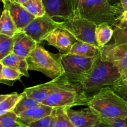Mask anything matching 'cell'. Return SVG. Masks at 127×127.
I'll return each instance as SVG.
<instances>
[{
  "label": "cell",
  "mask_w": 127,
  "mask_h": 127,
  "mask_svg": "<svg viewBox=\"0 0 127 127\" xmlns=\"http://www.w3.org/2000/svg\"><path fill=\"white\" fill-rule=\"evenodd\" d=\"M114 35V29L108 23H102L97 25L95 29V37L98 47L102 48L106 45Z\"/></svg>",
  "instance_id": "cell-21"
},
{
  "label": "cell",
  "mask_w": 127,
  "mask_h": 127,
  "mask_svg": "<svg viewBox=\"0 0 127 127\" xmlns=\"http://www.w3.org/2000/svg\"><path fill=\"white\" fill-rule=\"evenodd\" d=\"M124 12L120 2L111 4L109 0H79L74 15V17L89 20L97 26L108 23L113 27Z\"/></svg>",
  "instance_id": "cell-2"
},
{
  "label": "cell",
  "mask_w": 127,
  "mask_h": 127,
  "mask_svg": "<svg viewBox=\"0 0 127 127\" xmlns=\"http://www.w3.org/2000/svg\"><path fill=\"white\" fill-rule=\"evenodd\" d=\"M98 57L88 58L69 53L60 55L58 60L64 69V74L67 77H75L88 73Z\"/></svg>",
  "instance_id": "cell-7"
},
{
  "label": "cell",
  "mask_w": 127,
  "mask_h": 127,
  "mask_svg": "<svg viewBox=\"0 0 127 127\" xmlns=\"http://www.w3.org/2000/svg\"></svg>",
  "instance_id": "cell-38"
},
{
  "label": "cell",
  "mask_w": 127,
  "mask_h": 127,
  "mask_svg": "<svg viewBox=\"0 0 127 127\" xmlns=\"http://www.w3.org/2000/svg\"><path fill=\"white\" fill-rule=\"evenodd\" d=\"M1 1H4V0H1Z\"/></svg>",
  "instance_id": "cell-37"
},
{
  "label": "cell",
  "mask_w": 127,
  "mask_h": 127,
  "mask_svg": "<svg viewBox=\"0 0 127 127\" xmlns=\"http://www.w3.org/2000/svg\"><path fill=\"white\" fill-rule=\"evenodd\" d=\"M66 107L53 108L51 127H74L66 112Z\"/></svg>",
  "instance_id": "cell-22"
},
{
  "label": "cell",
  "mask_w": 127,
  "mask_h": 127,
  "mask_svg": "<svg viewBox=\"0 0 127 127\" xmlns=\"http://www.w3.org/2000/svg\"><path fill=\"white\" fill-rule=\"evenodd\" d=\"M124 99H127V81L119 80L114 84L109 86Z\"/></svg>",
  "instance_id": "cell-28"
},
{
  "label": "cell",
  "mask_w": 127,
  "mask_h": 127,
  "mask_svg": "<svg viewBox=\"0 0 127 127\" xmlns=\"http://www.w3.org/2000/svg\"><path fill=\"white\" fill-rule=\"evenodd\" d=\"M111 127H127V116L114 119H102Z\"/></svg>",
  "instance_id": "cell-29"
},
{
  "label": "cell",
  "mask_w": 127,
  "mask_h": 127,
  "mask_svg": "<svg viewBox=\"0 0 127 127\" xmlns=\"http://www.w3.org/2000/svg\"><path fill=\"white\" fill-rule=\"evenodd\" d=\"M16 1H17V2H19V4H22L25 3V2H26L27 1H28L29 0H16Z\"/></svg>",
  "instance_id": "cell-34"
},
{
  "label": "cell",
  "mask_w": 127,
  "mask_h": 127,
  "mask_svg": "<svg viewBox=\"0 0 127 127\" xmlns=\"http://www.w3.org/2000/svg\"><path fill=\"white\" fill-rule=\"evenodd\" d=\"M88 107L103 119H114L127 116L125 100L110 86H106L89 97Z\"/></svg>",
  "instance_id": "cell-3"
},
{
  "label": "cell",
  "mask_w": 127,
  "mask_h": 127,
  "mask_svg": "<svg viewBox=\"0 0 127 127\" xmlns=\"http://www.w3.org/2000/svg\"><path fill=\"white\" fill-rule=\"evenodd\" d=\"M0 82L2 84L12 86L15 82L20 80L23 74L16 69L1 64Z\"/></svg>",
  "instance_id": "cell-23"
},
{
  "label": "cell",
  "mask_w": 127,
  "mask_h": 127,
  "mask_svg": "<svg viewBox=\"0 0 127 127\" xmlns=\"http://www.w3.org/2000/svg\"><path fill=\"white\" fill-rule=\"evenodd\" d=\"M67 78L71 83L91 97L102 88L116 83L122 78V74L115 66L102 60L99 55L88 73Z\"/></svg>",
  "instance_id": "cell-1"
},
{
  "label": "cell",
  "mask_w": 127,
  "mask_h": 127,
  "mask_svg": "<svg viewBox=\"0 0 127 127\" xmlns=\"http://www.w3.org/2000/svg\"><path fill=\"white\" fill-rule=\"evenodd\" d=\"M46 12L51 17L60 22L74 17L69 0H42Z\"/></svg>",
  "instance_id": "cell-12"
},
{
  "label": "cell",
  "mask_w": 127,
  "mask_h": 127,
  "mask_svg": "<svg viewBox=\"0 0 127 127\" xmlns=\"http://www.w3.org/2000/svg\"><path fill=\"white\" fill-rule=\"evenodd\" d=\"M113 27L114 43L116 45L127 44V11H124Z\"/></svg>",
  "instance_id": "cell-18"
},
{
  "label": "cell",
  "mask_w": 127,
  "mask_h": 127,
  "mask_svg": "<svg viewBox=\"0 0 127 127\" xmlns=\"http://www.w3.org/2000/svg\"><path fill=\"white\" fill-rule=\"evenodd\" d=\"M15 37L0 33V60L13 53Z\"/></svg>",
  "instance_id": "cell-24"
},
{
  "label": "cell",
  "mask_w": 127,
  "mask_h": 127,
  "mask_svg": "<svg viewBox=\"0 0 127 127\" xmlns=\"http://www.w3.org/2000/svg\"><path fill=\"white\" fill-rule=\"evenodd\" d=\"M52 120H53V115L52 113L49 116H47L38 120L31 123L28 127H51Z\"/></svg>",
  "instance_id": "cell-30"
},
{
  "label": "cell",
  "mask_w": 127,
  "mask_h": 127,
  "mask_svg": "<svg viewBox=\"0 0 127 127\" xmlns=\"http://www.w3.org/2000/svg\"><path fill=\"white\" fill-rule=\"evenodd\" d=\"M119 1L122 5L124 11H127V0H119Z\"/></svg>",
  "instance_id": "cell-33"
},
{
  "label": "cell",
  "mask_w": 127,
  "mask_h": 127,
  "mask_svg": "<svg viewBox=\"0 0 127 127\" xmlns=\"http://www.w3.org/2000/svg\"><path fill=\"white\" fill-rule=\"evenodd\" d=\"M69 53L88 58H94L100 55L101 54V51L100 48L97 46L77 40L72 47Z\"/></svg>",
  "instance_id": "cell-17"
},
{
  "label": "cell",
  "mask_w": 127,
  "mask_h": 127,
  "mask_svg": "<svg viewBox=\"0 0 127 127\" xmlns=\"http://www.w3.org/2000/svg\"><path fill=\"white\" fill-rule=\"evenodd\" d=\"M123 99H124V98H123ZM124 100H125V102H126V104H127V99H124Z\"/></svg>",
  "instance_id": "cell-36"
},
{
  "label": "cell",
  "mask_w": 127,
  "mask_h": 127,
  "mask_svg": "<svg viewBox=\"0 0 127 127\" xmlns=\"http://www.w3.org/2000/svg\"><path fill=\"white\" fill-rule=\"evenodd\" d=\"M121 81H127V73L124 76H123L122 78L120 79Z\"/></svg>",
  "instance_id": "cell-35"
},
{
  "label": "cell",
  "mask_w": 127,
  "mask_h": 127,
  "mask_svg": "<svg viewBox=\"0 0 127 127\" xmlns=\"http://www.w3.org/2000/svg\"><path fill=\"white\" fill-rule=\"evenodd\" d=\"M22 5L35 17H42L47 13L42 0H29Z\"/></svg>",
  "instance_id": "cell-26"
},
{
  "label": "cell",
  "mask_w": 127,
  "mask_h": 127,
  "mask_svg": "<svg viewBox=\"0 0 127 127\" xmlns=\"http://www.w3.org/2000/svg\"><path fill=\"white\" fill-rule=\"evenodd\" d=\"M66 112L74 127H93L102 120L100 117L89 107L79 110L67 108Z\"/></svg>",
  "instance_id": "cell-13"
},
{
  "label": "cell",
  "mask_w": 127,
  "mask_h": 127,
  "mask_svg": "<svg viewBox=\"0 0 127 127\" xmlns=\"http://www.w3.org/2000/svg\"><path fill=\"white\" fill-rule=\"evenodd\" d=\"M19 32L21 31L17 28L9 11L4 9L0 19V33L14 37Z\"/></svg>",
  "instance_id": "cell-19"
},
{
  "label": "cell",
  "mask_w": 127,
  "mask_h": 127,
  "mask_svg": "<svg viewBox=\"0 0 127 127\" xmlns=\"http://www.w3.org/2000/svg\"><path fill=\"white\" fill-rule=\"evenodd\" d=\"M4 9H7L9 12L12 20L19 31H22L24 29L33 21L35 17L31 14L21 4L16 0H4Z\"/></svg>",
  "instance_id": "cell-11"
},
{
  "label": "cell",
  "mask_w": 127,
  "mask_h": 127,
  "mask_svg": "<svg viewBox=\"0 0 127 127\" xmlns=\"http://www.w3.org/2000/svg\"><path fill=\"white\" fill-rule=\"evenodd\" d=\"M69 1H70V3H71V5L72 9H73V13H74V11H76V9L77 7H78L79 0H69Z\"/></svg>",
  "instance_id": "cell-31"
},
{
  "label": "cell",
  "mask_w": 127,
  "mask_h": 127,
  "mask_svg": "<svg viewBox=\"0 0 127 127\" xmlns=\"http://www.w3.org/2000/svg\"><path fill=\"white\" fill-rule=\"evenodd\" d=\"M53 110L52 107L42 104L39 106L29 109L17 115L18 122L23 127H28L31 123L50 115Z\"/></svg>",
  "instance_id": "cell-14"
},
{
  "label": "cell",
  "mask_w": 127,
  "mask_h": 127,
  "mask_svg": "<svg viewBox=\"0 0 127 127\" xmlns=\"http://www.w3.org/2000/svg\"><path fill=\"white\" fill-rule=\"evenodd\" d=\"M22 94V95L21 100H19L18 104L16 105V106L12 110V112H14L16 115H19L22 112L38 107L42 104L41 103L36 101L34 99L27 96L24 92Z\"/></svg>",
  "instance_id": "cell-25"
},
{
  "label": "cell",
  "mask_w": 127,
  "mask_h": 127,
  "mask_svg": "<svg viewBox=\"0 0 127 127\" xmlns=\"http://www.w3.org/2000/svg\"><path fill=\"white\" fill-rule=\"evenodd\" d=\"M90 97L67 79L58 87L42 104L52 107L71 108L88 105Z\"/></svg>",
  "instance_id": "cell-4"
},
{
  "label": "cell",
  "mask_w": 127,
  "mask_h": 127,
  "mask_svg": "<svg viewBox=\"0 0 127 127\" xmlns=\"http://www.w3.org/2000/svg\"><path fill=\"white\" fill-rule=\"evenodd\" d=\"M60 24L61 27L69 31L78 40L98 47L95 37L97 25L94 22L81 17H73L61 21Z\"/></svg>",
  "instance_id": "cell-6"
},
{
  "label": "cell",
  "mask_w": 127,
  "mask_h": 127,
  "mask_svg": "<svg viewBox=\"0 0 127 127\" xmlns=\"http://www.w3.org/2000/svg\"><path fill=\"white\" fill-rule=\"evenodd\" d=\"M14 37L13 53L24 58H27L29 55L38 43L22 31L17 32Z\"/></svg>",
  "instance_id": "cell-15"
},
{
  "label": "cell",
  "mask_w": 127,
  "mask_h": 127,
  "mask_svg": "<svg viewBox=\"0 0 127 127\" xmlns=\"http://www.w3.org/2000/svg\"><path fill=\"white\" fill-rule=\"evenodd\" d=\"M45 40L57 48L62 54H66L70 52L78 40L69 31L60 27L51 32Z\"/></svg>",
  "instance_id": "cell-9"
},
{
  "label": "cell",
  "mask_w": 127,
  "mask_h": 127,
  "mask_svg": "<svg viewBox=\"0 0 127 127\" xmlns=\"http://www.w3.org/2000/svg\"><path fill=\"white\" fill-rule=\"evenodd\" d=\"M109 1H111V0H109Z\"/></svg>",
  "instance_id": "cell-39"
},
{
  "label": "cell",
  "mask_w": 127,
  "mask_h": 127,
  "mask_svg": "<svg viewBox=\"0 0 127 127\" xmlns=\"http://www.w3.org/2000/svg\"><path fill=\"white\" fill-rule=\"evenodd\" d=\"M29 69L41 72L46 76L54 79L64 74L62 64L54 55L46 50L39 43L26 58Z\"/></svg>",
  "instance_id": "cell-5"
},
{
  "label": "cell",
  "mask_w": 127,
  "mask_h": 127,
  "mask_svg": "<svg viewBox=\"0 0 127 127\" xmlns=\"http://www.w3.org/2000/svg\"><path fill=\"white\" fill-rule=\"evenodd\" d=\"M93 127H111L107 123H106L105 122H104V120H102L101 121L99 122V123L96 124L95 125H94Z\"/></svg>",
  "instance_id": "cell-32"
},
{
  "label": "cell",
  "mask_w": 127,
  "mask_h": 127,
  "mask_svg": "<svg viewBox=\"0 0 127 127\" xmlns=\"http://www.w3.org/2000/svg\"><path fill=\"white\" fill-rule=\"evenodd\" d=\"M0 64L16 69L27 78L29 77V69L26 58L12 53L0 60Z\"/></svg>",
  "instance_id": "cell-16"
},
{
  "label": "cell",
  "mask_w": 127,
  "mask_h": 127,
  "mask_svg": "<svg viewBox=\"0 0 127 127\" xmlns=\"http://www.w3.org/2000/svg\"><path fill=\"white\" fill-rule=\"evenodd\" d=\"M22 94L13 93L0 95V116L12 111L22 97Z\"/></svg>",
  "instance_id": "cell-20"
},
{
  "label": "cell",
  "mask_w": 127,
  "mask_h": 127,
  "mask_svg": "<svg viewBox=\"0 0 127 127\" xmlns=\"http://www.w3.org/2000/svg\"><path fill=\"white\" fill-rule=\"evenodd\" d=\"M67 79L64 74L52 81L35 86L27 88L24 93L29 97L42 104L47 97Z\"/></svg>",
  "instance_id": "cell-10"
},
{
  "label": "cell",
  "mask_w": 127,
  "mask_h": 127,
  "mask_svg": "<svg viewBox=\"0 0 127 127\" xmlns=\"http://www.w3.org/2000/svg\"><path fill=\"white\" fill-rule=\"evenodd\" d=\"M0 127H23L18 122V116L12 111L0 116Z\"/></svg>",
  "instance_id": "cell-27"
},
{
  "label": "cell",
  "mask_w": 127,
  "mask_h": 127,
  "mask_svg": "<svg viewBox=\"0 0 127 127\" xmlns=\"http://www.w3.org/2000/svg\"><path fill=\"white\" fill-rule=\"evenodd\" d=\"M60 27V22L55 21L46 13L42 17H35L23 29L22 32L40 43L52 32Z\"/></svg>",
  "instance_id": "cell-8"
}]
</instances>
